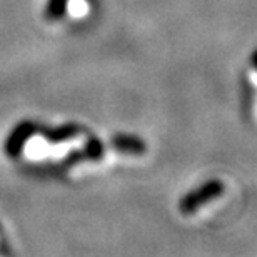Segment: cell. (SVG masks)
I'll list each match as a JSON object with an SVG mask.
<instances>
[{
	"mask_svg": "<svg viewBox=\"0 0 257 257\" xmlns=\"http://www.w3.org/2000/svg\"><path fill=\"white\" fill-rule=\"evenodd\" d=\"M110 146L115 152L125 154V156H144L147 152L146 142L141 137L128 136V134H115L110 139Z\"/></svg>",
	"mask_w": 257,
	"mask_h": 257,
	"instance_id": "obj_5",
	"label": "cell"
},
{
	"mask_svg": "<svg viewBox=\"0 0 257 257\" xmlns=\"http://www.w3.org/2000/svg\"><path fill=\"white\" fill-rule=\"evenodd\" d=\"M225 186L222 181L219 179H212V181L204 182L202 186H199L194 191L187 192L184 197L179 200V212L184 215L195 214L200 207L207 205L212 200L219 199L224 194Z\"/></svg>",
	"mask_w": 257,
	"mask_h": 257,
	"instance_id": "obj_1",
	"label": "cell"
},
{
	"mask_svg": "<svg viewBox=\"0 0 257 257\" xmlns=\"http://www.w3.org/2000/svg\"><path fill=\"white\" fill-rule=\"evenodd\" d=\"M67 2L69 0H49L44 9V19L49 20V22L62 20L67 14Z\"/></svg>",
	"mask_w": 257,
	"mask_h": 257,
	"instance_id": "obj_6",
	"label": "cell"
},
{
	"mask_svg": "<svg viewBox=\"0 0 257 257\" xmlns=\"http://www.w3.org/2000/svg\"><path fill=\"white\" fill-rule=\"evenodd\" d=\"M105 154V144L99 137H89L82 149H77L64 159V167H72L84 161H100Z\"/></svg>",
	"mask_w": 257,
	"mask_h": 257,
	"instance_id": "obj_3",
	"label": "cell"
},
{
	"mask_svg": "<svg viewBox=\"0 0 257 257\" xmlns=\"http://www.w3.org/2000/svg\"><path fill=\"white\" fill-rule=\"evenodd\" d=\"M39 132V125L35 122L24 120L19 125H15L12 128V132L9 134L7 141L4 144V152L9 159H17L20 157V154L24 152L25 144L29 139H32L34 134Z\"/></svg>",
	"mask_w": 257,
	"mask_h": 257,
	"instance_id": "obj_2",
	"label": "cell"
},
{
	"mask_svg": "<svg viewBox=\"0 0 257 257\" xmlns=\"http://www.w3.org/2000/svg\"><path fill=\"white\" fill-rule=\"evenodd\" d=\"M39 132L42 134L44 139L47 141L49 144H64V142H69L72 139L79 137L80 134L85 132V127L80 125V124H65V125H60V127H39Z\"/></svg>",
	"mask_w": 257,
	"mask_h": 257,
	"instance_id": "obj_4",
	"label": "cell"
}]
</instances>
